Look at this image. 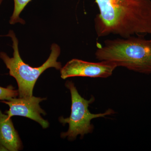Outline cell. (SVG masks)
Returning a JSON list of instances; mask_svg holds the SVG:
<instances>
[{"label": "cell", "instance_id": "cell-2", "mask_svg": "<svg viewBox=\"0 0 151 151\" xmlns=\"http://www.w3.org/2000/svg\"><path fill=\"white\" fill-rule=\"evenodd\" d=\"M95 57L100 61L114 63L135 72L151 74V39L144 35L108 40L97 47Z\"/></svg>", "mask_w": 151, "mask_h": 151}, {"label": "cell", "instance_id": "cell-4", "mask_svg": "<svg viewBox=\"0 0 151 151\" xmlns=\"http://www.w3.org/2000/svg\"><path fill=\"white\" fill-rule=\"evenodd\" d=\"M65 85L70 90L71 94V113L69 118L61 117L59 118V122L63 125L66 124L69 125L67 132L61 133V137H67L68 140L71 141L75 139L79 135L83 137L93 132L94 127L91 124L92 119L104 117L115 113L112 109H109L104 113L92 114L89 111L88 107L94 102V97L92 96L89 100L84 99L78 93L72 81H66Z\"/></svg>", "mask_w": 151, "mask_h": 151}, {"label": "cell", "instance_id": "cell-7", "mask_svg": "<svg viewBox=\"0 0 151 151\" xmlns=\"http://www.w3.org/2000/svg\"><path fill=\"white\" fill-rule=\"evenodd\" d=\"M11 118L0 110V147L8 151H17L22 148V141Z\"/></svg>", "mask_w": 151, "mask_h": 151}, {"label": "cell", "instance_id": "cell-10", "mask_svg": "<svg viewBox=\"0 0 151 151\" xmlns=\"http://www.w3.org/2000/svg\"><path fill=\"white\" fill-rule=\"evenodd\" d=\"M3 0H0V6H1V4Z\"/></svg>", "mask_w": 151, "mask_h": 151}, {"label": "cell", "instance_id": "cell-1", "mask_svg": "<svg viewBox=\"0 0 151 151\" xmlns=\"http://www.w3.org/2000/svg\"><path fill=\"white\" fill-rule=\"evenodd\" d=\"M100 14L94 19L99 37L114 35L126 38L151 35V0H95Z\"/></svg>", "mask_w": 151, "mask_h": 151}, {"label": "cell", "instance_id": "cell-5", "mask_svg": "<svg viewBox=\"0 0 151 151\" xmlns=\"http://www.w3.org/2000/svg\"><path fill=\"white\" fill-rule=\"evenodd\" d=\"M117 67L110 61L92 63L73 59L60 69V75L64 79L75 76L105 78L111 76Z\"/></svg>", "mask_w": 151, "mask_h": 151}, {"label": "cell", "instance_id": "cell-6", "mask_svg": "<svg viewBox=\"0 0 151 151\" xmlns=\"http://www.w3.org/2000/svg\"><path fill=\"white\" fill-rule=\"evenodd\" d=\"M45 98L32 97L27 98H12L9 100L1 101L8 105L9 110L5 113L10 117L14 116H21L26 117L37 122L43 129L49 126L48 122L44 120L40 114L46 115V113L40 108V103Z\"/></svg>", "mask_w": 151, "mask_h": 151}, {"label": "cell", "instance_id": "cell-3", "mask_svg": "<svg viewBox=\"0 0 151 151\" xmlns=\"http://www.w3.org/2000/svg\"><path fill=\"white\" fill-rule=\"evenodd\" d=\"M7 36L12 41L13 57H9L4 52H0L1 58L9 70V74L13 76L18 85L19 97L27 98L33 96V90L38 78L45 70L50 68H55L57 70L62 68L60 62L57 59L60 53V48L56 44H52L51 52L48 59L41 66L32 67L25 63L19 52V42L13 31L10 30Z\"/></svg>", "mask_w": 151, "mask_h": 151}, {"label": "cell", "instance_id": "cell-9", "mask_svg": "<svg viewBox=\"0 0 151 151\" xmlns=\"http://www.w3.org/2000/svg\"><path fill=\"white\" fill-rule=\"evenodd\" d=\"M18 90H15L12 86L6 88L0 86V100H9L18 95Z\"/></svg>", "mask_w": 151, "mask_h": 151}, {"label": "cell", "instance_id": "cell-8", "mask_svg": "<svg viewBox=\"0 0 151 151\" xmlns=\"http://www.w3.org/2000/svg\"><path fill=\"white\" fill-rule=\"evenodd\" d=\"M14 7L12 15L10 19L9 23L11 24H14L17 23L24 24L25 22L20 17L21 13L24 9L25 7L31 0H14Z\"/></svg>", "mask_w": 151, "mask_h": 151}]
</instances>
